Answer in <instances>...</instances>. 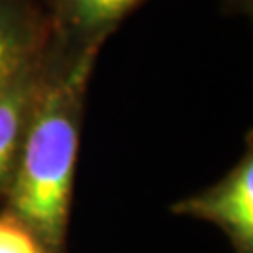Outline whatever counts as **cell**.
<instances>
[{
    "instance_id": "277c9868",
    "label": "cell",
    "mask_w": 253,
    "mask_h": 253,
    "mask_svg": "<svg viewBox=\"0 0 253 253\" xmlns=\"http://www.w3.org/2000/svg\"><path fill=\"white\" fill-rule=\"evenodd\" d=\"M51 40L53 28L42 0H0V86L36 64Z\"/></svg>"
},
{
    "instance_id": "5b68a950",
    "label": "cell",
    "mask_w": 253,
    "mask_h": 253,
    "mask_svg": "<svg viewBox=\"0 0 253 253\" xmlns=\"http://www.w3.org/2000/svg\"><path fill=\"white\" fill-rule=\"evenodd\" d=\"M43 64L45 54L0 86V197L6 195L17 167L43 79Z\"/></svg>"
},
{
    "instance_id": "8992f818",
    "label": "cell",
    "mask_w": 253,
    "mask_h": 253,
    "mask_svg": "<svg viewBox=\"0 0 253 253\" xmlns=\"http://www.w3.org/2000/svg\"><path fill=\"white\" fill-rule=\"evenodd\" d=\"M0 253H47L38 236L9 210L0 212Z\"/></svg>"
},
{
    "instance_id": "7a4b0ae2",
    "label": "cell",
    "mask_w": 253,
    "mask_h": 253,
    "mask_svg": "<svg viewBox=\"0 0 253 253\" xmlns=\"http://www.w3.org/2000/svg\"><path fill=\"white\" fill-rule=\"evenodd\" d=\"M171 212L210 221L219 227L235 253H253V146H248L235 167L216 184L174 203Z\"/></svg>"
},
{
    "instance_id": "3957f363",
    "label": "cell",
    "mask_w": 253,
    "mask_h": 253,
    "mask_svg": "<svg viewBox=\"0 0 253 253\" xmlns=\"http://www.w3.org/2000/svg\"><path fill=\"white\" fill-rule=\"evenodd\" d=\"M49 13L53 42L62 47L101 45L145 0H42ZM227 8L252 13L253 0H223Z\"/></svg>"
},
{
    "instance_id": "6da1fadb",
    "label": "cell",
    "mask_w": 253,
    "mask_h": 253,
    "mask_svg": "<svg viewBox=\"0 0 253 253\" xmlns=\"http://www.w3.org/2000/svg\"><path fill=\"white\" fill-rule=\"evenodd\" d=\"M100 49L62 47L51 40L36 105L4 195V208L38 236L47 253H66L84 98Z\"/></svg>"
}]
</instances>
